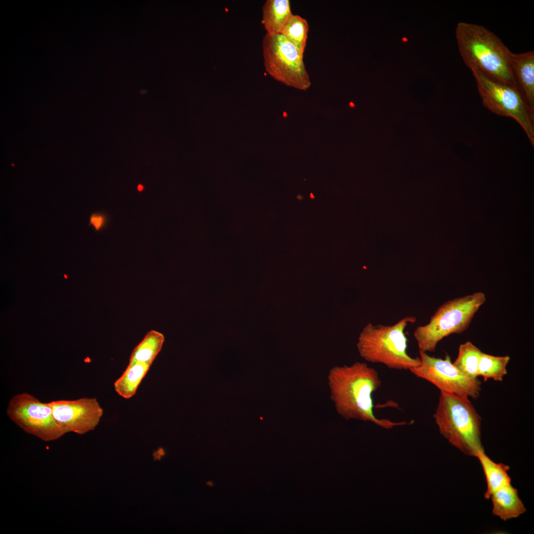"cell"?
<instances>
[{
	"label": "cell",
	"instance_id": "7c38bea8",
	"mask_svg": "<svg viewBox=\"0 0 534 534\" xmlns=\"http://www.w3.org/2000/svg\"><path fill=\"white\" fill-rule=\"evenodd\" d=\"M490 498L492 503L493 515L503 521L517 518L526 511L517 489L511 484L494 492Z\"/></svg>",
	"mask_w": 534,
	"mask_h": 534
},
{
	"label": "cell",
	"instance_id": "ba28073f",
	"mask_svg": "<svg viewBox=\"0 0 534 534\" xmlns=\"http://www.w3.org/2000/svg\"><path fill=\"white\" fill-rule=\"evenodd\" d=\"M6 413L25 432L44 441L56 440L66 434L54 418L49 402H42L28 393L13 397Z\"/></svg>",
	"mask_w": 534,
	"mask_h": 534
},
{
	"label": "cell",
	"instance_id": "ffe728a7",
	"mask_svg": "<svg viewBox=\"0 0 534 534\" xmlns=\"http://www.w3.org/2000/svg\"><path fill=\"white\" fill-rule=\"evenodd\" d=\"M103 222V218L101 216L93 214L90 219V223L94 225L96 230H98L100 228Z\"/></svg>",
	"mask_w": 534,
	"mask_h": 534
},
{
	"label": "cell",
	"instance_id": "277c9868",
	"mask_svg": "<svg viewBox=\"0 0 534 534\" xmlns=\"http://www.w3.org/2000/svg\"><path fill=\"white\" fill-rule=\"evenodd\" d=\"M416 321L406 316L392 325L368 323L363 328L356 344L363 359L372 363L383 364L390 369L410 370L420 363L419 357H412L406 350L408 339L405 329Z\"/></svg>",
	"mask_w": 534,
	"mask_h": 534
},
{
	"label": "cell",
	"instance_id": "9a60e30c",
	"mask_svg": "<svg viewBox=\"0 0 534 534\" xmlns=\"http://www.w3.org/2000/svg\"><path fill=\"white\" fill-rule=\"evenodd\" d=\"M150 366L149 364L142 362L129 364L122 375L114 383L116 393L126 399L133 397Z\"/></svg>",
	"mask_w": 534,
	"mask_h": 534
},
{
	"label": "cell",
	"instance_id": "cb8c5ba5",
	"mask_svg": "<svg viewBox=\"0 0 534 534\" xmlns=\"http://www.w3.org/2000/svg\"><path fill=\"white\" fill-rule=\"evenodd\" d=\"M311 197L312 198H314L313 195H312V193L311 194Z\"/></svg>",
	"mask_w": 534,
	"mask_h": 534
},
{
	"label": "cell",
	"instance_id": "8992f818",
	"mask_svg": "<svg viewBox=\"0 0 534 534\" xmlns=\"http://www.w3.org/2000/svg\"><path fill=\"white\" fill-rule=\"evenodd\" d=\"M471 71L483 106L496 115L514 119L522 127L534 146V112L517 88L479 71Z\"/></svg>",
	"mask_w": 534,
	"mask_h": 534
},
{
	"label": "cell",
	"instance_id": "603a6c76",
	"mask_svg": "<svg viewBox=\"0 0 534 534\" xmlns=\"http://www.w3.org/2000/svg\"><path fill=\"white\" fill-rule=\"evenodd\" d=\"M402 40H403V41H407V39H406L405 38H403L402 39Z\"/></svg>",
	"mask_w": 534,
	"mask_h": 534
},
{
	"label": "cell",
	"instance_id": "7402d4cb",
	"mask_svg": "<svg viewBox=\"0 0 534 534\" xmlns=\"http://www.w3.org/2000/svg\"><path fill=\"white\" fill-rule=\"evenodd\" d=\"M207 484L208 485H209V486H213V483H212L211 482H207Z\"/></svg>",
	"mask_w": 534,
	"mask_h": 534
},
{
	"label": "cell",
	"instance_id": "2e32d148",
	"mask_svg": "<svg viewBox=\"0 0 534 534\" xmlns=\"http://www.w3.org/2000/svg\"><path fill=\"white\" fill-rule=\"evenodd\" d=\"M164 341L165 337L162 333L150 330L133 350L129 364L142 362L151 366L161 351Z\"/></svg>",
	"mask_w": 534,
	"mask_h": 534
},
{
	"label": "cell",
	"instance_id": "44dd1931",
	"mask_svg": "<svg viewBox=\"0 0 534 534\" xmlns=\"http://www.w3.org/2000/svg\"><path fill=\"white\" fill-rule=\"evenodd\" d=\"M137 188L138 190L141 191L143 189V186L142 185L139 184L138 185Z\"/></svg>",
	"mask_w": 534,
	"mask_h": 534
},
{
	"label": "cell",
	"instance_id": "7a4b0ae2",
	"mask_svg": "<svg viewBox=\"0 0 534 534\" xmlns=\"http://www.w3.org/2000/svg\"><path fill=\"white\" fill-rule=\"evenodd\" d=\"M455 36L459 53L468 68L515 85L510 67L511 51L495 34L483 26L460 22Z\"/></svg>",
	"mask_w": 534,
	"mask_h": 534
},
{
	"label": "cell",
	"instance_id": "ac0fdd59",
	"mask_svg": "<svg viewBox=\"0 0 534 534\" xmlns=\"http://www.w3.org/2000/svg\"><path fill=\"white\" fill-rule=\"evenodd\" d=\"M510 357L494 356L482 353L479 363L478 377L482 376L485 381L492 379L495 381H502L507 374V365Z\"/></svg>",
	"mask_w": 534,
	"mask_h": 534
},
{
	"label": "cell",
	"instance_id": "9c48e42d",
	"mask_svg": "<svg viewBox=\"0 0 534 534\" xmlns=\"http://www.w3.org/2000/svg\"><path fill=\"white\" fill-rule=\"evenodd\" d=\"M419 364L409 370L415 376L431 383L441 392L468 399L479 396L481 382L463 375L453 365L449 355L443 359L419 351Z\"/></svg>",
	"mask_w": 534,
	"mask_h": 534
},
{
	"label": "cell",
	"instance_id": "8fae6325",
	"mask_svg": "<svg viewBox=\"0 0 534 534\" xmlns=\"http://www.w3.org/2000/svg\"><path fill=\"white\" fill-rule=\"evenodd\" d=\"M510 67L515 86L534 112V52L510 55Z\"/></svg>",
	"mask_w": 534,
	"mask_h": 534
},
{
	"label": "cell",
	"instance_id": "e0dca14e",
	"mask_svg": "<svg viewBox=\"0 0 534 534\" xmlns=\"http://www.w3.org/2000/svg\"><path fill=\"white\" fill-rule=\"evenodd\" d=\"M482 352L470 341L460 345L457 357L452 364L466 377L478 378L479 360Z\"/></svg>",
	"mask_w": 534,
	"mask_h": 534
},
{
	"label": "cell",
	"instance_id": "3957f363",
	"mask_svg": "<svg viewBox=\"0 0 534 534\" xmlns=\"http://www.w3.org/2000/svg\"><path fill=\"white\" fill-rule=\"evenodd\" d=\"M433 417L440 434L463 453L477 457L484 450L481 417L469 399L440 392Z\"/></svg>",
	"mask_w": 534,
	"mask_h": 534
},
{
	"label": "cell",
	"instance_id": "5b68a950",
	"mask_svg": "<svg viewBox=\"0 0 534 534\" xmlns=\"http://www.w3.org/2000/svg\"><path fill=\"white\" fill-rule=\"evenodd\" d=\"M486 301L485 293L477 292L448 300L441 305L428 323L417 326L414 331L419 351L434 352L444 338L465 331Z\"/></svg>",
	"mask_w": 534,
	"mask_h": 534
},
{
	"label": "cell",
	"instance_id": "5bb4252c",
	"mask_svg": "<svg viewBox=\"0 0 534 534\" xmlns=\"http://www.w3.org/2000/svg\"><path fill=\"white\" fill-rule=\"evenodd\" d=\"M483 468L487 481V490L484 496L490 499L491 495L502 487L511 484V479L507 473L508 465L496 463L491 460L484 450L479 451L477 457Z\"/></svg>",
	"mask_w": 534,
	"mask_h": 534
},
{
	"label": "cell",
	"instance_id": "30bf717a",
	"mask_svg": "<svg viewBox=\"0 0 534 534\" xmlns=\"http://www.w3.org/2000/svg\"><path fill=\"white\" fill-rule=\"evenodd\" d=\"M49 403L54 418L65 433L83 435L93 430L103 413L95 398L53 400Z\"/></svg>",
	"mask_w": 534,
	"mask_h": 534
},
{
	"label": "cell",
	"instance_id": "52a82bcc",
	"mask_svg": "<svg viewBox=\"0 0 534 534\" xmlns=\"http://www.w3.org/2000/svg\"><path fill=\"white\" fill-rule=\"evenodd\" d=\"M264 65L267 73L286 86L306 90L311 86L303 54L281 34L267 33L263 40Z\"/></svg>",
	"mask_w": 534,
	"mask_h": 534
},
{
	"label": "cell",
	"instance_id": "d6986e66",
	"mask_svg": "<svg viewBox=\"0 0 534 534\" xmlns=\"http://www.w3.org/2000/svg\"><path fill=\"white\" fill-rule=\"evenodd\" d=\"M309 29L305 19L298 15L292 14L284 26L281 34L304 54Z\"/></svg>",
	"mask_w": 534,
	"mask_h": 534
},
{
	"label": "cell",
	"instance_id": "4fadbf2b",
	"mask_svg": "<svg viewBox=\"0 0 534 534\" xmlns=\"http://www.w3.org/2000/svg\"><path fill=\"white\" fill-rule=\"evenodd\" d=\"M289 0H267L262 7V23L267 34H281L292 15Z\"/></svg>",
	"mask_w": 534,
	"mask_h": 534
},
{
	"label": "cell",
	"instance_id": "6da1fadb",
	"mask_svg": "<svg viewBox=\"0 0 534 534\" xmlns=\"http://www.w3.org/2000/svg\"><path fill=\"white\" fill-rule=\"evenodd\" d=\"M327 379L330 399L337 412L345 420L371 422L386 429L413 423V421L380 419L374 415L372 396L381 386V381L377 371L366 363L357 362L349 366H335L330 370Z\"/></svg>",
	"mask_w": 534,
	"mask_h": 534
}]
</instances>
